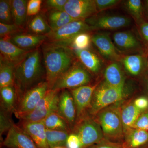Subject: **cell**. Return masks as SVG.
I'll return each instance as SVG.
<instances>
[{"mask_svg":"<svg viewBox=\"0 0 148 148\" xmlns=\"http://www.w3.org/2000/svg\"><path fill=\"white\" fill-rule=\"evenodd\" d=\"M0 95L1 109L9 113L14 114L18 101L14 86H6L0 88Z\"/></svg>","mask_w":148,"mask_h":148,"instance_id":"cell-19","label":"cell"},{"mask_svg":"<svg viewBox=\"0 0 148 148\" xmlns=\"http://www.w3.org/2000/svg\"></svg>","mask_w":148,"mask_h":148,"instance_id":"cell-49","label":"cell"},{"mask_svg":"<svg viewBox=\"0 0 148 148\" xmlns=\"http://www.w3.org/2000/svg\"><path fill=\"white\" fill-rule=\"evenodd\" d=\"M140 32L142 37L148 44V22H144L141 24Z\"/></svg>","mask_w":148,"mask_h":148,"instance_id":"cell-44","label":"cell"},{"mask_svg":"<svg viewBox=\"0 0 148 148\" xmlns=\"http://www.w3.org/2000/svg\"></svg>","mask_w":148,"mask_h":148,"instance_id":"cell-50","label":"cell"},{"mask_svg":"<svg viewBox=\"0 0 148 148\" xmlns=\"http://www.w3.org/2000/svg\"><path fill=\"white\" fill-rule=\"evenodd\" d=\"M113 39L116 45L124 50L133 49L139 46L138 40L130 32H116L113 35Z\"/></svg>","mask_w":148,"mask_h":148,"instance_id":"cell-26","label":"cell"},{"mask_svg":"<svg viewBox=\"0 0 148 148\" xmlns=\"http://www.w3.org/2000/svg\"><path fill=\"white\" fill-rule=\"evenodd\" d=\"M104 75L107 84L113 87L124 88L125 77L118 64L114 63L108 66Z\"/></svg>","mask_w":148,"mask_h":148,"instance_id":"cell-20","label":"cell"},{"mask_svg":"<svg viewBox=\"0 0 148 148\" xmlns=\"http://www.w3.org/2000/svg\"><path fill=\"white\" fill-rule=\"evenodd\" d=\"M46 71L45 81L49 89L73 65L71 51L69 47L50 43L43 48Z\"/></svg>","mask_w":148,"mask_h":148,"instance_id":"cell-2","label":"cell"},{"mask_svg":"<svg viewBox=\"0 0 148 148\" xmlns=\"http://www.w3.org/2000/svg\"><path fill=\"white\" fill-rule=\"evenodd\" d=\"M91 37L86 32L80 33L74 37L69 43L68 46L72 47L74 49H87L90 46Z\"/></svg>","mask_w":148,"mask_h":148,"instance_id":"cell-32","label":"cell"},{"mask_svg":"<svg viewBox=\"0 0 148 148\" xmlns=\"http://www.w3.org/2000/svg\"><path fill=\"white\" fill-rule=\"evenodd\" d=\"M49 89L48 85L45 81L40 82L24 92L18 99L16 110L14 114L16 118L32 112Z\"/></svg>","mask_w":148,"mask_h":148,"instance_id":"cell-9","label":"cell"},{"mask_svg":"<svg viewBox=\"0 0 148 148\" xmlns=\"http://www.w3.org/2000/svg\"><path fill=\"white\" fill-rule=\"evenodd\" d=\"M28 29L34 34L46 35L51 32L48 23L40 14H37L29 21Z\"/></svg>","mask_w":148,"mask_h":148,"instance_id":"cell-29","label":"cell"},{"mask_svg":"<svg viewBox=\"0 0 148 148\" xmlns=\"http://www.w3.org/2000/svg\"><path fill=\"white\" fill-rule=\"evenodd\" d=\"M146 3H147V8L148 9V1H147V2H146Z\"/></svg>","mask_w":148,"mask_h":148,"instance_id":"cell-47","label":"cell"},{"mask_svg":"<svg viewBox=\"0 0 148 148\" xmlns=\"http://www.w3.org/2000/svg\"><path fill=\"white\" fill-rule=\"evenodd\" d=\"M86 22L93 29L114 30L129 26L131 20L125 16L110 15L90 17Z\"/></svg>","mask_w":148,"mask_h":148,"instance_id":"cell-13","label":"cell"},{"mask_svg":"<svg viewBox=\"0 0 148 148\" xmlns=\"http://www.w3.org/2000/svg\"><path fill=\"white\" fill-rule=\"evenodd\" d=\"M66 148H83L79 137L73 132H71L67 138Z\"/></svg>","mask_w":148,"mask_h":148,"instance_id":"cell-39","label":"cell"},{"mask_svg":"<svg viewBox=\"0 0 148 148\" xmlns=\"http://www.w3.org/2000/svg\"><path fill=\"white\" fill-rule=\"evenodd\" d=\"M0 22L7 24H11L13 21L10 1H0Z\"/></svg>","mask_w":148,"mask_h":148,"instance_id":"cell-34","label":"cell"},{"mask_svg":"<svg viewBox=\"0 0 148 148\" xmlns=\"http://www.w3.org/2000/svg\"><path fill=\"white\" fill-rule=\"evenodd\" d=\"M65 11L75 20L84 21L98 12L93 0H68Z\"/></svg>","mask_w":148,"mask_h":148,"instance_id":"cell-11","label":"cell"},{"mask_svg":"<svg viewBox=\"0 0 148 148\" xmlns=\"http://www.w3.org/2000/svg\"><path fill=\"white\" fill-rule=\"evenodd\" d=\"M74 52L86 69L96 73L101 69V63L97 56L88 49H74Z\"/></svg>","mask_w":148,"mask_h":148,"instance_id":"cell-22","label":"cell"},{"mask_svg":"<svg viewBox=\"0 0 148 148\" xmlns=\"http://www.w3.org/2000/svg\"><path fill=\"white\" fill-rule=\"evenodd\" d=\"M60 91L49 89L32 112L20 116L17 119L27 121H42L49 115L57 112Z\"/></svg>","mask_w":148,"mask_h":148,"instance_id":"cell-7","label":"cell"},{"mask_svg":"<svg viewBox=\"0 0 148 148\" xmlns=\"http://www.w3.org/2000/svg\"><path fill=\"white\" fill-rule=\"evenodd\" d=\"M1 148H9L6 147H1Z\"/></svg>","mask_w":148,"mask_h":148,"instance_id":"cell-48","label":"cell"},{"mask_svg":"<svg viewBox=\"0 0 148 148\" xmlns=\"http://www.w3.org/2000/svg\"><path fill=\"white\" fill-rule=\"evenodd\" d=\"M139 148H148V143L146 144L145 145H144L142 146V147H140Z\"/></svg>","mask_w":148,"mask_h":148,"instance_id":"cell-45","label":"cell"},{"mask_svg":"<svg viewBox=\"0 0 148 148\" xmlns=\"http://www.w3.org/2000/svg\"><path fill=\"white\" fill-rule=\"evenodd\" d=\"M71 132L79 137L83 148H89L105 139L100 124L88 115L77 121Z\"/></svg>","mask_w":148,"mask_h":148,"instance_id":"cell-4","label":"cell"},{"mask_svg":"<svg viewBox=\"0 0 148 148\" xmlns=\"http://www.w3.org/2000/svg\"><path fill=\"white\" fill-rule=\"evenodd\" d=\"M0 51L1 56L16 65L30 51L18 47L4 38H1L0 39Z\"/></svg>","mask_w":148,"mask_h":148,"instance_id":"cell-16","label":"cell"},{"mask_svg":"<svg viewBox=\"0 0 148 148\" xmlns=\"http://www.w3.org/2000/svg\"><path fill=\"white\" fill-rule=\"evenodd\" d=\"M90 81L91 76L86 69L79 64L75 63L58 78L51 89L59 91L73 90L87 85Z\"/></svg>","mask_w":148,"mask_h":148,"instance_id":"cell-6","label":"cell"},{"mask_svg":"<svg viewBox=\"0 0 148 148\" xmlns=\"http://www.w3.org/2000/svg\"><path fill=\"white\" fill-rule=\"evenodd\" d=\"M141 113V111L132 103L126 105L122 109L121 119L124 130H127L132 128L140 117Z\"/></svg>","mask_w":148,"mask_h":148,"instance_id":"cell-28","label":"cell"},{"mask_svg":"<svg viewBox=\"0 0 148 148\" xmlns=\"http://www.w3.org/2000/svg\"><path fill=\"white\" fill-rule=\"evenodd\" d=\"M127 130H129L128 134L123 143L125 148H139L148 143L147 131L132 128Z\"/></svg>","mask_w":148,"mask_h":148,"instance_id":"cell-23","label":"cell"},{"mask_svg":"<svg viewBox=\"0 0 148 148\" xmlns=\"http://www.w3.org/2000/svg\"><path fill=\"white\" fill-rule=\"evenodd\" d=\"M98 85H87L71 90L76 109V121L87 116L86 113L89 111L93 93Z\"/></svg>","mask_w":148,"mask_h":148,"instance_id":"cell-10","label":"cell"},{"mask_svg":"<svg viewBox=\"0 0 148 148\" xmlns=\"http://www.w3.org/2000/svg\"><path fill=\"white\" fill-rule=\"evenodd\" d=\"M15 66V64L1 56L0 88L6 86H14Z\"/></svg>","mask_w":148,"mask_h":148,"instance_id":"cell-24","label":"cell"},{"mask_svg":"<svg viewBox=\"0 0 148 148\" xmlns=\"http://www.w3.org/2000/svg\"><path fill=\"white\" fill-rule=\"evenodd\" d=\"M57 112L66 120L71 130L77 119V112L73 98L68 90H61ZM72 132V131H71Z\"/></svg>","mask_w":148,"mask_h":148,"instance_id":"cell-15","label":"cell"},{"mask_svg":"<svg viewBox=\"0 0 148 148\" xmlns=\"http://www.w3.org/2000/svg\"><path fill=\"white\" fill-rule=\"evenodd\" d=\"M71 132L63 130L46 129L47 140L49 148H54L59 146H66L67 138Z\"/></svg>","mask_w":148,"mask_h":148,"instance_id":"cell-30","label":"cell"},{"mask_svg":"<svg viewBox=\"0 0 148 148\" xmlns=\"http://www.w3.org/2000/svg\"><path fill=\"white\" fill-rule=\"evenodd\" d=\"M123 62L126 70L133 75H138L143 69V60L141 56H127L123 58Z\"/></svg>","mask_w":148,"mask_h":148,"instance_id":"cell-31","label":"cell"},{"mask_svg":"<svg viewBox=\"0 0 148 148\" xmlns=\"http://www.w3.org/2000/svg\"><path fill=\"white\" fill-rule=\"evenodd\" d=\"M48 20L51 32H54L77 20L72 18L65 11L51 9L49 12Z\"/></svg>","mask_w":148,"mask_h":148,"instance_id":"cell-25","label":"cell"},{"mask_svg":"<svg viewBox=\"0 0 148 148\" xmlns=\"http://www.w3.org/2000/svg\"><path fill=\"white\" fill-rule=\"evenodd\" d=\"M68 0H47L46 1V5L52 9L65 11V6Z\"/></svg>","mask_w":148,"mask_h":148,"instance_id":"cell-42","label":"cell"},{"mask_svg":"<svg viewBox=\"0 0 148 148\" xmlns=\"http://www.w3.org/2000/svg\"><path fill=\"white\" fill-rule=\"evenodd\" d=\"M42 1L41 0H30L27 5V15L36 16L39 12L41 7Z\"/></svg>","mask_w":148,"mask_h":148,"instance_id":"cell-37","label":"cell"},{"mask_svg":"<svg viewBox=\"0 0 148 148\" xmlns=\"http://www.w3.org/2000/svg\"><path fill=\"white\" fill-rule=\"evenodd\" d=\"M132 129L148 130V113H146L140 115L132 126Z\"/></svg>","mask_w":148,"mask_h":148,"instance_id":"cell-38","label":"cell"},{"mask_svg":"<svg viewBox=\"0 0 148 148\" xmlns=\"http://www.w3.org/2000/svg\"><path fill=\"white\" fill-rule=\"evenodd\" d=\"M88 148H125L122 143H114L104 139L98 144Z\"/></svg>","mask_w":148,"mask_h":148,"instance_id":"cell-41","label":"cell"},{"mask_svg":"<svg viewBox=\"0 0 148 148\" xmlns=\"http://www.w3.org/2000/svg\"><path fill=\"white\" fill-rule=\"evenodd\" d=\"M121 112L117 106H109L97 114L96 121L101 126L105 139L123 144L124 130Z\"/></svg>","mask_w":148,"mask_h":148,"instance_id":"cell-3","label":"cell"},{"mask_svg":"<svg viewBox=\"0 0 148 148\" xmlns=\"http://www.w3.org/2000/svg\"><path fill=\"white\" fill-rule=\"evenodd\" d=\"M12 114L7 112L2 109L0 111V138L1 143L2 142L3 135L5 132H8L14 123L12 119Z\"/></svg>","mask_w":148,"mask_h":148,"instance_id":"cell-33","label":"cell"},{"mask_svg":"<svg viewBox=\"0 0 148 148\" xmlns=\"http://www.w3.org/2000/svg\"><path fill=\"white\" fill-rule=\"evenodd\" d=\"M46 39V35L21 34L11 36L9 40L18 47L30 51L38 46Z\"/></svg>","mask_w":148,"mask_h":148,"instance_id":"cell-18","label":"cell"},{"mask_svg":"<svg viewBox=\"0 0 148 148\" xmlns=\"http://www.w3.org/2000/svg\"><path fill=\"white\" fill-rule=\"evenodd\" d=\"M133 104L140 110H144L148 108V99L145 97H140L134 101Z\"/></svg>","mask_w":148,"mask_h":148,"instance_id":"cell-43","label":"cell"},{"mask_svg":"<svg viewBox=\"0 0 148 148\" xmlns=\"http://www.w3.org/2000/svg\"><path fill=\"white\" fill-rule=\"evenodd\" d=\"M127 10L137 20L142 19L143 15V7L140 0H129L126 2Z\"/></svg>","mask_w":148,"mask_h":148,"instance_id":"cell-35","label":"cell"},{"mask_svg":"<svg viewBox=\"0 0 148 148\" xmlns=\"http://www.w3.org/2000/svg\"><path fill=\"white\" fill-rule=\"evenodd\" d=\"M43 121L46 129L71 132V129L69 123L57 112L49 115Z\"/></svg>","mask_w":148,"mask_h":148,"instance_id":"cell-27","label":"cell"},{"mask_svg":"<svg viewBox=\"0 0 148 148\" xmlns=\"http://www.w3.org/2000/svg\"><path fill=\"white\" fill-rule=\"evenodd\" d=\"M10 2L14 24L21 29L24 27L27 21L28 1L12 0L10 1Z\"/></svg>","mask_w":148,"mask_h":148,"instance_id":"cell-21","label":"cell"},{"mask_svg":"<svg viewBox=\"0 0 148 148\" xmlns=\"http://www.w3.org/2000/svg\"><path fill=\"white\" fill-rule=\"evenodd\" d=\"M20 28L15 24H7L0 22V36L1 38L4 37L7 38L11 35L20 31Z\"/></svg>","mask_w":148,"mask_h":148,"instance_id":"cell-36","label":"cell"},{"mask_svg":"<svg viewBox=\"0 0 148 148\" xmlns=\"http://www.w3.org/2000/svg\"><path fill=\"white\" fill-rule=\"evenodd\" d=\"M124 95V88L113 87L105 82L95 89L88 112L92 115L97 114L103 109L121 101Z\"/></svg>","mask_w":148,"mask_h":148,"instance_id":"cell-5","label":"cell"},{"mask_svg":"<svg viewBox=\"0 0 148 148\" xmlns=\"http://www.w3.org/2000/svg\"><path fill=\"white\" fill-rule=\"evenodd\" d=\"M92 30L84 20H75L46 35L50 43L67 47L73 38L80 33Z\"/></svg>","mask_w":148,"mask_h":148,"instance_id":"cell-8","label":"cell"},{"mask_svg":"<svg viewBox=\"0 0 148 148\" xmlns=\"http://www.w3.org/2000/svg\"><path fill=\"white\" fill-rule=\"evenodd\" d=\"M54 148H66V146H59V147H56Z\"/></svg>","mask_w":148,"mask_h":148,"instance_id":"cell-46","label":"cell"},{"mask_svg":"<svg viewBox=\"0 0 148 148\" xmlns=\"http://www.w3.org/2000/svg\"><path fill=\"white\" fill-rule=\"evenodd\" d=\"M1 147L9 148H38L32 138L18 125L14 123Z\"/></svg>","mask_w":148,"mask_h":148,"instance_id":"cell-12","label":"cell"},{"mask_svg":"<svg viewBox=\"0 0 148 148\" xmlns=\"http://www.w3.org/2000/svg\"><path fill=\"white\" fill-rule=\"evenodd\" d=\"M91 41L105 58L111 60L118 58L114 44L107 34H95L91 37Z\"/></svg>","mask_w":148,"mask_h":148,"instance_id":"cell-17","label":"cell"},{"mask_svg":"<svg viewBox=\"0 0 148 148\" xmlns=\"http://www.w3.org/2000/svg\"><path fill=\"white\" fill-rule=\"evenodd\" d=\"M32 138L38 148H49L43 121L31 122L19 120L17 124Z\"/></svg>","mask_w":148,"mask_h":148,"instance_id":"cell-14","label":"cell"},{"mask_svg":"<svg viewBox=\"0 0 148 148\" xmlns=\"http://www.w3.org/2000/svg\"><path fill=\"white\" fill-rule=\"evenodd\" d=\"M43 74L39 50L36 49L29 51L15 66L14 87L18 99L27 90L41 82L40 81Z\"/></svg>","mask_w":148,"mask_h":148,"instance_id":"cell-1","label":"cell"},{"mask_svg":"<svg viewBox=\"0 0 148 148\" xmlns=\"http://www.w3.org/2000/svg\"><path fill=\"white\" fill-rule=\"evenodd\" d=\"M120 1L117 0H95V5L97 10H105L114 7Z\"/></svg>","mask_w":148,"mask_h":148,"instance_id":"cell-40","label":"cell"}]
</instances>
